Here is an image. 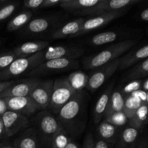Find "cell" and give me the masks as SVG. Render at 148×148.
I'll use <instances>...</instances> for the list:
<instances>
[{"mask_svg": "<svg viewBox=\"0 0 148 148\" xmlns=\"http://www.w3.org/2000/svg\"><path fill=\"white\" fill-rule=\"evenodd\" d=\"M88 76L87 74L82 71H75L71 73L66 78L68 83L75 92L83 90L86 88L88 81Z\"/></svg>", "mask_w": 148, "mask_h": 148, "instance_id": "26", "label": "cell"}, {"mask_svg": "<svg viewBox=\"0 0 148 148\" xmlns=\"http://www.w3.org/2000/svg\"><path fill=\"white\" fill-rule=\"evenodd\" d=\"M4 99L7 104L8 111L21 114L24 116H30L40 110L38 106L30 96L12 97Z\"/></svg>", "mask_w": 148, "mask_h": 148, "instance_id": "11", "label": "cell"}, {"mask_svg": "<svg viewBox=\"0 0 148 148\" xmlns=\"http://www.w3.org/2000/svg\"><path fill=\"white\" fill-rule=\"evenodd\" d=\"M7 135H6L5 129H4L3 121L1 118L0 117V140H5L7 139Z\"/></svg>", "mask_w": 148, "mask_h": 148, "instance_id": "44", "label": "cell"}, {"mask_svg": "<svg viewBox=\"0 0 148 148\" xmlns=\"http://www.w3.org/2000/svg\"><path fill=\"white\" fill-rule=\"evenodd\" d=\"M86 95L83 90L77 92L56 116L62 128L68 135H77L83 130L82 117L85 113Z\"/></svg>", "mask_w": 148, "mask_h": 148, "instance_id": "1", "label": "cell"}, {"mask_svg": "<svg viewBox=\"0 0 148 148\" xmlns=\"http://www.w3.org/2000/svg\"><path fill=\"white\" fill-rule=\"evenodd\" d=\"M104 121L113 124L115 127H120L125 125L129 121V119L124 114V112L121 111V112L114 113V114L108 116V117L104 119Z\"/></svg>", "mask_w": 148, "mask_h": 148, "instance_id": "33", "label": "cell"}, {"mask_svg": "<svg viewBox=\"0 0 148 148\" xmlns=\"http://www.w3.org/2000/svg\"><path fill=\"white\" fill-rule=\"evenodd\" d=\"M16 58L12 51L0 53V72L8 67Z\"/></svg>", "mask_w": 148, "mask_h": 148, "instance_id": "34", "label": "cell"}, {"mask_svg": "<svg viewBox=\"0 0 148 148\" xmlns=\"http://www.w3.org/2000/svg\"><path fill=\"white\" fill-rule=\"evenodd\" d=\"M43 1V0H25L23 1V7L29 11L31 10L40 9Z\"/></svg>", "mask_w": 148, "mask_h": 148, "instance_id": "36", "label": "cell"}, {"mask_svg": "<svg viewBox=\"0 0 148 148\" xmlns=\"http://www.w3.org/2000/svg\"><path fill=\"white\" fill-rule=\"evenodd\" d=\"M7 138L26 130L30 124L27 117L13 111H7L1 116Z\"/></svg>", "mask_w": 148, "mask_h": 148, "instance_id": "13", "label": "cell"}, {"mask_svg": "<svg viewBox=\"0 0 148 148\" xmlns=\"http://www.w3.org/2000/svg\"><path fill=\"white\" fill-rule=\"evenodd\" d=\"M130 95H132V96L135 97V98H137L138 99H140L141 101V102L143 103V104H147L148 102V95L147 92H145L143 90H138L137 91H134L132 93L130 94Z\"/></svg>", "mask_w": 148, "mask_h": 148, "instance_id": "37", "label": "cell"}, {"mask_svg": "<svg viewBox=\"0 0 148 148\" xmlns=\"http://www.w3.org/2000/svg\"><path fill=\"white\" fill-rule=\"evenodd\" d=\"M132 148H148L147 140L141 139L140 140H137Z\"/></svg>", "mask_w": 148, "mask_h": 148, "instance_id": "42", "label": "cell"}, {"mask_svg": "<svg viewBox=\"0 0 148 148\" xmlns=\"http://www.w3.org/2000/svg\"><path fill=\"white\" fill-rule=\"evenodd\" d=\"M66 148H79V146L77 145V144L71 139V140H69V143H68L67 146H66Z\"/></svg>", "mask_w": 148, "mask_h": 148, "instance_id": "48", "label": "cell"}, {"mask_svg": "<svg viewBox=\"0 0 148 148\" xmlns=\"http://www.w3.org/2000/svg\"><path fill=\"white\" fill-rule=\"evenodd\" d=\"M41 81L38 78H30L21 82H15L0 93V98H12V97L29 96L33 90Z\"/></svg>", "mask_w": 148, "mask_h": 148, "instance_id": "14", "label": "cell"}, {"mask_svg": "<svg viewBox=\"0 0 148 148\" xmlns=\"http://www.w3.org/2000/svg\"><path fill=\"white\" fill-rule=\"evenodd\" d=\"M140 130L134 127H127L121 132L114 148H132L138 140Z\"/></svg>", "mask_w": 148, "mask_h": 148, "instance_id": "21", "label": "cell"}, {"mask_svg": "<svg viewBox=\"0 0 148 148\" xmlns=\"http://www.w3.org/2000/svg\"><path fill=\"white\" fill-rule=\"evenodd\" d=\"M124 96L119 89H116L112 91L108 101V106L106 110L103 118L106 119L108 116L117 112H121L124 109Z\"/></svg>", "mask_w": 148, "mask_h": 148, "instance_id": "24", "label": "cell"}, {"mask_svg": "<svg viewBox=\"0 0 148 148\" xmlns=\"http://www.w3.org/2000/svg\"><path fill=\"white\" fill-rule=\"evenodd\" d=\"M63 0H43L40 9L43 8H49V7H56V6H60Z\"/></svg>", "mask_w": 148, "mask_h": 148, "instance_id": "40", "label": "cell"}, {"mask_svg": "<svg viewBox=\"0 0 148 148\" xmlns=\"http://www.w3.org/2000/svg\"><path fill=\"white\" fill-rule=\"evenodd\" d=\"M76 92L68 83L66 77L56 79L53 81L51 97L47 111L53 115H57L61 108L70 101Z\"/></svg>", "mask_w": 148, "mask_h": 148, "instance_id": "5", "label": "cell"}, {"mask_svg": "<svg viewBox=\"0 0 148 148\" xmlns=\"http://www.w3.org/2000/svg\"><path fill=\"white\" fill-rule=\"evenodd\" d=\"M0 117H1V116H0Z\"/></svg>", "mask_w": 148, "mask_h": 148, "instance_id": "49", "label": "cell"}, {"mask_svg": "<svg viewBox=\"0 0 148 148\" xmlns=\"http://www.w3.org/2000/svg\"><path fill=\"white\" fill-rule=\"evenodd\" d=\"M98 132V137L110 144L115 145L119 139V127L104 120L99 123Z\"/></svg>", "mask_w": 148, "mask_h": 148, "instance_id": "23", "label": "cell"}, {"mask_svg": "<svg viewBox=\"0 0 148 148\" xmlns=\"http://www.w3.org/2000/svg\"><path fill=\"white\" fill-rule=\"evenodd\" d=\"M142 82H143V80H141V79L131 81V82H129L127 85H124L120 90H121L122 95L124 96H126V95L132 93L134 91L141 89Z\"/></svg>", "mask_w": 148, "mask_h": 148, "instance_id": "35", "label": "cell"}, {"mask_svg": "<svg viewBox=\"0 0 148 148\" xmlns=\"http://www.w3.org/2000/svg\"><path fill=\"white\" fill-rule=\"evenodd\" d=\"M123 35L117 31H106L98 33L90 38L89 43L93 46H103L114 42L121 38Z\"/></svg>", "mask_w": 148, "mask_h": 148, "instance_id": "27", "label": "cell"}, {"mask_svg": "<svg viewBox=\"0 0 148 148\" xmlns=\"http://www.w3.org/2000/svg\"><path fill=\"white\" fill-rule=\"evenodd\" d=\"M36 130L43 148H51L53 137L62 128L57 119L47 110H42L33 119Z\"/></svg>", "mask_w": 148, "mask_h": 148, "instance_id": "3", "label": "cell"}, {"mask_svg": "<svg viewBox=\"0 0 148 148\" xmlns=\"http://www.w3.org/2000/svg\"><path fill=\"white\" fill-rule=\"evenodd\" d=\"M62 16L49 15L33 19L20 30V34L25 36H38L53 30L62 25Z\"/></svg>", "mask_w": 148, "mask_h": 148, "instance_id": "6", "label": "cell"}, {"mask_svg": "<svg viewBox=\"0 0 148 148\" xmlns=\"http://www.w3.org/2000/svg\"><path fill=\"white\" fill-rule=\"evenodd\" d=\"M79 66L77 59H57L43 62L38 65L35 69L30 71L27 75L33 78L46 76L51 74L66 72L70 69H75Z\"/></svg>", "mask_w": 148, "mask_h": 148, "instance_id": "7", "label": "cell"}, {"mask_svg": "<svg viewBox=\"0 0 148 148\" xmlns=\"http://www.w3.org/2000/svg\"><path fill=\"white\" fill-rule=\"evenodd\" d=\"M0 148H14L13 145L7 142H0Z\"/></svg>", "mask_w": 148, "mask_h": 148, "instance_id": "47", "label": "cell"}, {"mask_svg": "<svg viewBox=\"0 0 148 148\" xmlns=\"http://www.w3.org/2000/svg\"><path fill=\"white\" fill-rule=\"evenodd\" d=\"M141 90H144L145 92H147V91H148V79L147 78H145V79L143 81V82H142Z\"/></svg>", "mask_w": 148, "mask_h": 148, "instance_id": "46", "label": "cell"}, {"mask_svg": "<svg viewBox=\"0 0 148 148\" xmlns=\"http://www.w3.org/2000/svg\"><path fill=\"white\" fill-rule=\"evenodd\" d=\"M148 56V46L145 45L143 47L136 50L132 51L122 57L119 58V64L118 69L124 70L139 62L147 59Z\"/></svg>", "mask_w": 148, "mask_h": 148, "instance_id": "19", "label": "cell"}, {"mask_svg": "<svg viewBox=\"0 0 148 148\" xmlns=\"http://www.w3.org/2000/svg\"><path fill=\"white\" fill-rule=\"evenodd\" d=\"M148 75V59L137 63L134 67L124 77V82H131L134 80H139L141 78L146 77Z\"/></svg>", "mask_w": 148, "mask_h": 148, "instance_id": "28", "label": "cell"}, {"mask_svg": "<svg viewBox=\"0 0 148 148\" xmlns=\"http://www.w3.org/2000/svg\"><path fill=\"white\" fill-rule=\"evenodd\" d=\"M7 111H8V108H7L5 101L4 98H0V116H1Z\"/></svg>", "mask_w": 148, "mask_h": 148, "instance_id": "43", "label": "cell"}, {"mask_svg": "<svg viewBox=\"0 0 148 148\" xmlns=\"http://www.w3.org/2000/svg\"><path fill=\"white\" fill-rule=\"evenodd\" d=\"M85 19L84 17L74 20L62 25L51 33V39H62L65 38H73L80 31Z\"/></svg>", "mask_w": 148, "mask_h": 148, "instance_id": "16", "label": "cell"}, {"mask_svg": "<svg viewBox=\"0 0 148 148\" xmlns=\"http://www.w3.org/2000/svg\"><path fill=\"white\" fill-rule=\"evenodd\" d=\"M140 19L143 22L148 21V9L145 8L141 11L140 14Z\"/></svg>", "mask_w": 148, "mask_h": 148, "instance_id": "45", "label": "cell"}, {"mask_svg": "<svg viewBox=\"0 0 148 148\" xmlns=\"http://www.w3.org/2000/svg\"><path fill=\"white\" fill-rule=\"evenodd\" d=\"M114 82L110 84L109 86L103 91L96 102V104L94 107L93 113H92L93 121L95 124H99L101 121V119L103 118L106 110L108 106L110 96L112 91L114 90Z\"/></svg>", "mask_w": 148, "mask_h": 148, "instance_id": "20", "label": "cell"}, {"mask_svg": "<svg viewBox=\"0 0 148 148\" xmlns=\"http://www.w3.org/2000/svg\"><path fill=\"white\" fill-rule=\"evenodd\" d=\"M17 82V81H14V80L0 82V93H1V92H2L3 91L5 90L7 88H8L9 87H10L11 85H12L13 84H14L15 82Z\"/></svg>", "mask_w": 148, "mask_h": 148, "instance_id": "41", "label": "cell"}, {"mask_svg": "<svg viewBox=\"0 0 148 148\" xmlns=\"http://www.w3.org/2000/svg\"><path fill=\"white\" fill-rule=\"evenodd\" d=\"M49 45V42L47 40H32L19 45L13 49L12 52L17 58L25 57L43 51Z\"/></svg>", "mask_w": 148, "mask_h": 148, "instance_id": "17", "label": "cell"}, {"mask_svg": "<svg viewBox=\"0 0 148 148\" xmlns=\"http://www.w3.org/2000/svg\"><path fill=\"white\" fill-rule=\"evenodd\" d=\"M43 51L25 57L16 58L8 67L0 72V82L10 81V79L29 73L42 62Z\"/></svg>", "mask_w": 148, "mask_h": 148, "instance_id": "4", "label": "cell"}, {"mask_svg": "<svg viewBox=\"0 0 148 148\" xmlns=\"http://www.w3.org/2000/svg\"><path fill=\"white\" fill-rule=\"evenodd\" d=\"M101 0H63L60 7L66 11L79 13L97 5Z\"/></svg>", "mask_w": 148, "mask_h": 148, "instance_id": "22", "label": "cell"}, {"mask_svg": "<svg viewBox=\"0 0 148 148\" xmlns=\"http://www.w3.org/2000/svg\"><path fill=\"white\" fill-rule=\"evenodd\" d=\"M14 148H43L37 132L33 127L25 130L14 140Z\"/></svg>", "mask_w": 148, "mask_h": 148, "instance_id": "18", "label": "cell"}, {"mask_svg": "<svg viewBox=\"0 0 148 148\" xmlns=\"http://www.w3.org/2000/svg\"><path fill=\"white\" fill-rule=\"evenodd\" d=\"M140 99L132 96L131 95H127L124 96V105L123 112L125 114L129 120L134 116L136 111L143 105Z\"/></svg>", "mask_w": 148, "mask_h": 148, "instance_id": "30", "label": "cell"}, {"mask_svg": "<svg viewBox=\"0 0 148 148\" xmlns=\"http://www.w3.org/2000/svg\"><path fill=\"white\" fill-rule=\"evenodd\" d=\"M70 140V137L67 133L61 128L53 137L51 148H66Z\"/></svg>", "mask_w": 148, "mask_h": 148, "instance_id": "32", "label": "cell"}, {"mask_svg": "<svg viewBox=\"0 0 148 148\" xmlns=\"http://www.w3.org/2000/svg\"><path fill=\"white\" fill-rule=\"evenodd\" d=\"M141 0H101L97 5L78 13L80 15H89L90 17L100 15L106 13L129 8L134 4L140 2Z\"/></svg>", "mask_w": 148, "mask_h": 148, "instance_id": "8", "label": "cell"}, {"mask_svg": "<svg viewBox=\"0 0 148 148\" xmlns=\"http://www.w3.org/2000/svg\"><path fill=\"white\" fill-rule=\"evenodd\" d=\"M33 17V12L29 10H23L9 21L7 30L10 32L20 30L25 27Z\"/></svg>", "mask_w": 148, "mask_h": 148, "instance_id": "25", "label": "cell"}, {"mask_svg": "<svg viewBox=\"0 0 148 148\" xmlns=\"http://www.w3.org/2000/svg\"><path fill=\"white\" fill-rule=\"evenodd\" d=\"M119 64V58L95 69L93 72L88 77L87 89L91 92H94L98 90L118 69Z\"/></svg>", "mask_w": 148, "mask_h": 148, "instance_id": "9", "label": "cell"}, {"mask_svg": "<svg viewBox=\"0 0 148 148\" xmlns=\"http://www.w3.org/2000/svg\"><path fill=\"white\" fill-rule=\"evenodd\" d=\"M148 108L147 104H143L136 111L135 114L129 120L130 126L137 130H140L143 128L147 121Z\"/></svg>", "mask_w": 148, "mask_h": 148, "instance_id": "29", "label": "cell"}, {"mask_svg": "<svg viewBox=\"0 0 148 148\" xmlns=\"http://www.w3.org/2000/svg\"><path fill=\"white\" fill-rule=\"evenodd\" d=\"M114 145L110 144L100 137L93 138V148H112Z\"/></svg>", "mask_w": 148, "mask_h": 148, "instance_id": "38", "label": "cell"}, {"mask_svg": "<svg viewBox=\"0 0 148 148\" xmlns=\"http://www.w3.org/2000/svg\"><path fill=\"white\" fill-rule=\"evenodd\" d=\"M53 81L41 80L33 90L29 96L33 100L40 110H48L51 97Z\"/></svg>", "mask_w": 148, "mask_h": 148, "instance_id": "15", "label": "cell"}, {"mask_svg": "<svg viewBox=\"0 0 148 148\" xmlns=\"http://www.w3.org/2000/svg\"><path fill=\"white\" fill-rule=\"evenodd\" d=\"M93 138L92 132H88L84 139L82 148H93Z\"/></svg>", "mask_w": 148, "mask_h": 148, "instance_id": "39", "label": "cell"}, {"mask_svg": "<svg viewBox=\"0 0 148 148\" xmlns=\"http://www.w3.org/2000/svg\"><path fill=\"white\" fill-rule=\"evenodd\" d=\"M19 6L20 2L15 1H9L5 4L0 6V23L11 17Z\"/></svg>", "mask_w": 148, "mask_h": 148, "instance_id": "31", "label": "cell"}, {"mask_svg": "<svg viewBox=\"0 0 148 148\" xmlns=\"http://www.w3.org/2000/svg\"><path fill=\"white\" fill-rule=\"evenodd\" d=\"M137 43V39H127L111 45L108 47L83 60V66L86 69H95L103 65L119 59Z\"/></svg>", "mask_w": 148, "mask_h": 148, "instance_id": "2", "label": "cell"}, {"mask_svg": "<svg viewBox=\"0 0 148 148\" xmlns=\"http://www.w3.org/2000/svg\"><path fill=\"white\" fill-rule=\"evenodd\" d=\"M130 8V7L118 10V11L106 13V14H100V15L91 17V18L84 21L82 27H81L80 31L77 34L75 37L82 36V35L85 34V33H88V32H90L92 30L100 28L101 27H103V26L108 24V23H111L113 20L122 17L123 15L127 14Z\"/></svg>", "mask_w": 148, "mask_h": 148, "instance_id": "10", "label": "cell"}, {"mask_svg": "<svg viewBox=\"0 0 148 148\" xmlns=\"http://www.w3.org/2000/svg\"><path fill=\"white\" fill-rule=\"evenodd\" d=\"M82 48L76 46H56L43 51L42 62L51 59H77L84 54Z\"/></svg>", "mask_w": 148, "mask_h": 148, "instance_id": "12", "label": "cell"}]
</instances>
